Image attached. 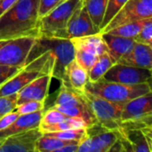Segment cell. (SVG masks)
<instances>
[{
	"mask_svg": "<svg viewBox=\"0 0 152 152\" xmlns=\"http://www.w3.org/2000/svg\"><path fill=\"white\" fill-rule=\"evenodd\" d=\"M75 59V48L70 39L40 36L30 49L23 68L64 82L67 66Z\"/></svg>",
	"mask_w": 152,
	"mask_h": 152,
	"instance_id": "obj_1",
	"label": "cell"
},
{
	"mask_svg": "<svg viewBox=\"0 0 152 152\" xmlns=\"http://www.w3.org/2000/svg\"><path fill=\"white\" fill-rule=\"evenodd\" d=\"M40 0H17L0 15V40L40 36Z\"/></svg>",
	"mask_w": 152,
	"mask_h": 152,
	"instance_id": "obj_2",
	"label": "cell"
},
{
	"mask_svg": "<svg viewBox=\"0 0 152 152\" xmlns=\"http://www.w3.org/2000/svg\"><path fill=\"white\" fill-rule=\"evenodd\" d=\"M85 90L107 101L121 104L152 92L151 82L126 85L106 81L102 78L94 82L88 81Z\"/></svg>",
	"mask_w": 152,
	"mask_h": 152,
	"instance_id": "obj_3",
	"label": "cell"
},
{
	"mask_svg": "<svg viewBox=\"0 0 152 152\" xmlns=\"http://www.w3.org/2000/svg\"><path fill=\"white\" fill-rule=\"evenodd\" d=\"M83 0H65L40 18V36L66 38L68 22ZM39 36V37H40Z\"/></svg>",
	"mask_w": 152,
	"mask_h": 152,
	"instance_id": "obj_4",
	"label": "cell"
},
{
	"mask_svg": "<svg viewBox=\"0 0 152 152\" xmlns=\"http://www.w3.org/2000/svg\"><path fill=\"white\" fill-rule=\"evenodd\" d=\"M82 95L99 125L107 129H120L121 111L124 104L107 101L86 90L82 92Z\"/></svg>",
	"mask_w": 152,
	"mask_h": 152,
	"instance_id": "obj_5",
	"label": "cell"
},
{
	"mask_svg": "<svg viewBox=\"0 0 152 152\" xmlns=\"http://www.w3.org/2000/svg\"><path fill=\"white\" fill-rule=\"evenodd\" d=\"M120 135L119 129H107L98 123L94 124L86 127V134L78 142L77 152H109Z\"/></svg>",
	"mask_w": 152,
	"mask_h": 152,
	"instance_id": "obj_6",
	"label": "cell"
},
{
	"mask_svg": "<svg viewBox=\"0 0 152 152\" xmlns=\"http://www.w3.org/2000/svg\"><path fill=\"white\" fill-rule=\"evenodd\" d=\"M36 37L0 40V66L23 68Z\"/></svg>",
	"mask_w": 152,
	"mask_h": 152,
	"instance_id": "obj_7",
	"label": "cell"
},
{
	"mask_svg": "<svg viewBox=\"0 0 152 152\" xmlns=\"http://www.w3.org/2000/svg\"><path fill=\"white\" fill-rule=\"evenodd\" d=\"M152 18V0H127L119 12L100 32H107L118 26Z\"/></svg>",
	"mask_w": 152,
	"mask_h": 152,
	"instance_id": "obj_8",
	"label": "cell"
},
{
	"mask_svg": "<svg viewBox=\"0 0 152 152\" xmlns=\"http://www.w3.org/2000/svg\"><path fill=\"white\" fill-rule=\"evenodd\" d=\"M102 78L110 82L137 85L151 82V70L116 62L109 69Z\"/></svg>",
	"mask_w": 152,
	"mask_h": 152,
	"instance_id": "obj_9",
	"label": "cell"
},
{
	"mask_svg": "<svg viewBox=\"0 0 152 152\" xmlns=\"http://www.w3.org/2000/svg\"><path fill=\"white\" fill-rule=\"evenodd\" d=\"M43 133L39 127L0 140V152H36V143Z\"/></svg>",
	"mask_w": 152,
	"mask_h": 152,
	"instance_id": "obj_10",
	"label": "cell"
},
{
	"mask_svg": "<svg viewBox=\"0 0 152 152\" xmlns=\"http://www.w3.org/2000/svg\"><path fill=\"white\" fill-rule=\"evenodd\" d=\"M99 32L100 31L93 24L82 1L68 22L66 28V38L70 39L74 37L94 35Z\"/></svg>",
	"mask_w": 152,
	"mask_h": 152,
	"instance_id": "obj_11",
	"label": "cell"
},
{
	"mask_svg": "<svg viewBox=\"0 0 152 152\" xmlns=\"http://www.w3.org/2000/svg\"><path fill=\"white\" fill-rule=\"evenodd\" d=\"M152 118V92L136 97L123 105L121 122Z\"/></svg>",
	"mask_w": 152,
	"mask_h": 152,
	"instance_id": "obj_12",
	"label": "cell"
},
{
	"mask_svg": "<svg viewBox=\"0 0 152 152\" xmlns=\"http://www.w3.org/2000/svg\"><path fill=\"white\" fill-rule=\"evenodd\" d=\"M52 76L42 75L37 77L16 94V103H21L31 101H45L49 94Z\"/></svg>",
	"mask_w": 152,
	"mask_h": 152,
	"instance_id": "obj_13",
	"label": "cell"
},
{
	"mask_svg": "<svg viewBox=\"0 0 152 152\" xmlns=\"http://www.w3.org/2000/svg\"><path fill=\"white\" fill-rule=\"evenodd\" d=\"M118 63L126 64L136 68L152 69V49L151 45L135 42L133 49L125 56L120 58Z\"/></svg>",
	"mask_w": 152,
	"mask_h": 152,
	"instance_id": "obj_14",
	"label": "cell"
},
{
	"mask_svg": "<svg viewBox=\"0 0 152 152\" xmlns=\"http://www.w3.org/2000/svg\"><path fill=\"white\" fill-rule=\"evenodd\" d=\"M42 75L43 74L38 71L22 68L18 73H16L0 86V97L17 94L27 84Z\"/></svg>",
	"mask_w": 152,
	"mask_h": 152,
	"instance_id": "obj_15",
	"label": "cell"
},
{
	"mask_svg": "<svg viewBox=\"0 0 152 152\" xmlns=\"http://www.w3.org/2000/svg\"><path fill=\"white\" fill-rule=\"evenodd\" d=\"M44 111L45 110H40L34 113L20 115L7 128L0 132V140L15 134L39 127Z\"/></svg>",
	"mask_w": 152,
	"mask_h": 152,
	"instance_id": "obj_16",
	"label": "cell"
},
{
	"mask_svg": "<svg viewBox=\"0 0 152 152\" xmlns=\"http://www.w3.org/2000/svg\"><path fill=\"white\" fill-rule=\"evenodd\" d=\"M107 45L109 53L116 61V62L127 54L134 47L135 41L133 38H126L111 35L109 33H101Z\"/></svg>",
	"mask_w": 152,
	"mask_h": 152,
	"instance_id": "obj_17",
	"label": "cell"
},
{
	"mask_svg": "<svg viewBox=\"0 0 152 152\" xmlns=\"http://www.w3.org/2000/svg\"><path fill=\"white\" fill-rule=\"evenodd\" d=\"M88 72L82 66H80L75 59L69 62L65 71V80L61 82L73 89L83 92L88 82Z\"/></svg>",
	"mask_w": 152,
	"mask_h": 152,
	"instance_id": "obj_18",
	"label": "cell"
},
{
	"mask_svg": "<svg viewBox=\"0 0 152 152\" xmlns=\"http://www.w3.org/2000/svg\"><path fill=\"white\" fill-rule=\"evenodd\" d=\"M70 40L74 45V48L82 49L97 56H100L105 52H109L104 39L100 32L94 35L70 38Z\"/></svg>",
	"mask_w": 152,
	"mask_h": 152,
	"instance_id": "obj_19",
	"label": "cell"
},
{
	"mask_svg": "<svg viewBox=\"0 0 152 152\" xmlns=\"http://www.w3.org/2000/svg\"><path fill=\"white\" fill-rule=\"evenodd\" d=\"M53 105L77 106L81 108H88L82 95V92H78L63 83H61L60 86L59 94L55 99Z\"/></svg>",
	"mask_w": 152,
	"mask_h": 152,
	"instance_id": "obj_20",
	"label": "cell"
},
{
	"mask_svg": "<svg viewBox=\"0 0 152 152\" xmlns=\"http://www.w3.org/2000/svg\"><path fill=\"white\" fill-rule=\"evenodd\" d=\"M128 142L132 152H151L144 133L141 129H119Z\"/></svg>",
	"mask_w": 152,
	"mask_h": 152,
	"instance_id": "obj_21",
	"label": "cell"
},
{
	"mask_svg": "<svg viewBox=\"0 0 152 152\" xmlns=\"http://www.w3.org/2000/svg\"><path fill=\"white\" fill-rule=\"evenodd\" d=\"M116 63V61L111 57L109 52H105L101 54L91 69L88 70V81L94 82L101 79L109 69Z\"/></svg>",
	"mask_w": 152,
	"mask_h": 152,
	"instance_id": "obj_22",
	"label": "cell"
},
{
	"mask_svg": "<svg viewBox=\"0 0 152 152\" xmlns=\"http://www.w3.org/2000/svg\"><path fill=\"white\" fill-rule=\"evenodd\" d=\"M83 3L93 24L100 31L105 15L108 0H83Z\"/></svg>",
	"mask_w": 152,
	"mask_h": 152,
	"instance_id": "obj_23",
	"label": "cell"
},
{
	"mask_svg": "<svg viewBox=\"0 0 152 152\" xmlns=\"http://www.w3.org/2000/svg\"><path fill=\"white\" fill-rule=\"evenodd\" d=\"M77 141H65L58 139L55 137L49 136L43 134L42 136L38 138L36 143V152H57L61 148L65 145L76 142Z\"/></svg>",
	"mask_w": 152,
	"mask_h": 152,
	"instance_id": "obj_24",
	"label": "cell"
},
{
	"mask_svg": "<svg viewBox=\"0 0 152 152\" xmlns=\"http://www.w3.org/2000/svg\"><path fill=\"white\" fill-rule=\"evenodd\" d=\"M144 20H142L126 23V24L118 26V27H116L107 32H104V33H109L111 35L123 37H126V38H134L140 32V30L144 23Z\"/></svg>",
	"mask_w": 152,
	"mask_h": 152,
	"instance_id": "obj_25",
	"label": "cell"
},
{
	"mask_svg": "<svg viewBox=\"0 0 152 152\" xmlns=\"http://www.w3.org/2000/svg\"><path fill=\"white\" fill-rule=\"evenodd\" d=\"M82 127H86V123L79 119V118H67L63 121L52 126L45 127L42 130H40L43 134L46 133H52V132H57V131H63V130H68V129H76V128H82Z\"/></svg>",
	"mask_w": 152,
	"mask_h": 152,
	"instance_id": "obj_26",
	"label": "cell"
},
{
	"mask_svg": "<svg viewBox=\"0 0 152 152\" xmlns=\"http://www.w3.org/2000/svg\"><path fill=\"white\" fill-rule=\"evenodd\" d=\"M67 118H68L67 116H65L61 112H60L57 110L51 107L46 111H44L41 121H40L39 129L42 130V129H44L45 127L54 126V125L63 121Z\"/></svg>",
	"mask_w": 152,
	"mask_h": 152,
	"instance_id": "obj_27",
	"label": "cell"
},
{
	"mask_svg": "<svg viewBox=\"0 0 152 152\" xmlns=\"http://www.w3.org/2000/svg\"><path fill=\"white\" fill-rule=\"evenodd\" d=\"M45 134H47L49 136L55 137L58 139L65 140V141H77V142H79L86 134V127L46 133Z\"/></svg>",
	"mask_w": 152,
	"mask_h": 152,
	"instance_id": "obj_28",
	"label": "cell"
},
{
	"mask_svg": "<svg viewBox=\"0 0 152 152\" xmlns=\"http://www.w3.org/2000/svg\"><path fill=\"white\" fill-rule=\"evenodd\" d=\"M126 1L127 0H108L105 15L101 25V30L109 24V22L119 12V10L123 7V5L126 4Z\"/></svg>",
	"mask_w": 152,
	"mask_h": 152,
	"instance_id": "obj_29",
	"label": "cell"
},
{
	"mask_svg": "<svg viewBox=\"0 0 152 152\" xmlns=\"http://www.w3.org/2000/svg\"><path fill=\"white\" fill-rule=\"evenodd\" d=\"M135 42L152 45V18L146 19L140 32L133 38Z\"/></svg>",
	"mask_w": 152,
	"mask_h": 152,
	"instance_id": "obj_30",
	"label": "cell"
},
{
	"mask_svg": "<svg viewBox=\"0 0 152 152\" xmlns=\"http://www.w3.org/2000/svg\"><path fill=\"white\" fill-rule=\"evenodd\" d=\"M45 101H31L27 102L24 103H21L20 105H17L15 108V110L18 112L19 115L23 114H29L37 112L40 110H45Z\"/></svg>",
	"mask_w": 152,
	"mask_h": 152,
	"instance_id": "obj_31",
	"label": "cell"
},
{
	"mask_svg": "<svg viewBox=\"0 0 152 152\" xmlns=\"http://www.w3.org/2000/svg\"><path fill=\"white\" fill-rule=\"evenodd\" d=\"M16 106V94L0 97V118L5 114L14 110Z\"/></svg>",
	"mask_w": 152,
	"mask_h": 152,
	"instance_id": "obj_32",
	"label": "cell"
},
{
	"mask_svg": "<svg viewBox=\"0 0 152 152\" xmlns=\"http://www.w3.org/2000/svg\"><path fill=\"white\" fill-rule=\"evenodd\" d=\"M62 1L63 0H40L39 1V9H38L39 17L41 18V17L45 16L51 10H53L59 4H61Z\"/></svg>",
	"mask_w": 152,
	"mask_h": 152,
	"instance_id": "obj_33",
	"label": "cell"
},
{
	"mask_svg": "<svg viewBox=\"0 0 152 152\" xmlns=\"http://www.w3.org/2000/svg\"><path fill=\"white\" fill-rule=\"evenodd\" d=\"M22 68L18 67H9V66H0V86L5 83L9 78L18 73Z\"/></svg>",
	"mask_w": 152,
	"mask_h": 152,
	"instance_id": "obj_34",
	"label": "cell"
},
{
	"mask_svg": "<svg viewBox=\"0 0 152 152\" xmlns=\"http://www.w3.org/2000/svg\"><path fill=\"white\" fill-rule=\"evenodd\" d=\"M20 115L18 114V112L14 110L7 114H5L4 116H3L0 118V132L4 130L5 128H7Z\"/></svg>",
	"mask_w": 152,
	"mask_h": 152,
	"instance_id": "obj_35",
	"label": "cell"
},
{
	"mask_svg": "<svg viewBox=\"0 0 152 152\" xmlns=\"http://www.w3.org/2000/svg\"><path fill=\"white\" fill-rule=\"evenodd\" d=\"M17 0H0V15L8 10Z\"/></svg>",
	"mask_w": 152,
	"mask_h": 152,
	"instance_id": "obj_36",
	"label": "cell"
},
{
	"mask_svg": "<svg viewBox=\"0 0 152 152\" xmlns=\"http://www.w3.org/2000/svg\"><path fill=\"white\" fill-rule=\"evenodd\" d=\"M78 142H76L68 145L63 146L62 148H61L57 152H77L78 150Z\"/></svg>",
	"mask_w": 152,
	"mask_h": 152,
	"instance_id": "obj_37",
	"label": "cell"
},
{
	"mask_svg": "<svg viewBox=\"0 0 152 152\" xmlns=\"http://www.w3.org/2000/svg\"><path fill=\"white\" fill-rule=\"evenodd\" d=\"M63 1H65V0H63Z\"/></svg>",
	"mask_w": 152,
	"mask_h": 152,
	"instance_id": "obj_38",
	"label": "cell"
}]
</instances>
